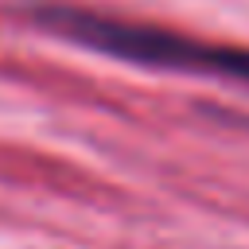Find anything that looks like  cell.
<instances>
[{
  "label": "cell",
  "instance_id": "obj_1",
  "mask_svg": "<svg viewBox=\"0 0 249 249\" xmlns=\"http://www.w3.org/2000/svg\"><path fill=\"white\" fill-rule=\"evenodd\" d=\"M39 27H51L78 47L124 58V62H144V66H167V70H198L214 74L226 82H245L249 86V47H230V43H206L183 31L152 27V23H128L117 16H101L89 8L74 4H31L27 8Z\"/></svg>",
  "mask_w": 249,
  "mask_h": 249
}]
</instances>
